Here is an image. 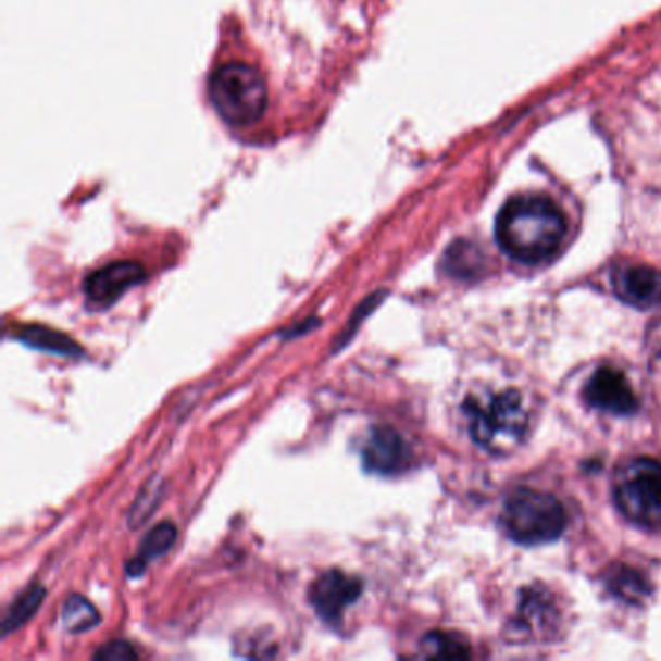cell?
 <instances>
[{
	"label": "cell",
	"instance_id": "cell-1",
	"mask_svg": "<svg viewBox=\"0 0 661 661\" xmlns=\"http://www.w3.org/2000/svg\"><path fill=\"white\" fill-rule=\"evenodd\" d=\"M495 235L502 251L522 264L551 259L561 249L566 220L553 200L541 195L510 198L497 215Z\"/></svg>",
	"mask_w": 661,
	"mask_h": 661
},
{
	"label": "cell",
	"instance_id": "cell-2",
	"mask_svg": "<svg viewBox=\"0 0 661 661\" xmlns=\"http://www.w3.org/2000/svg\"><path fill=\"white\" fill-rule=\"evenodd\" d=\"M470 435L475 445L495 457H504L520 447L529 427V415L519 390H501L472 396L464 403Z\"/></svg>",
	"mask_w": 661,
	"mask_h": 661
},
{
	"label": "cell",
	"instance_id": "cell-3",
	"mask_svg": "<svg viewBox=\"0 0 661 661\" xmlns=\"http://www.w3.org/2000/svg\"><path fill=\"white\" fill-rule=\"evenodd\" d=\"M208 93L227 125H254L269 103L264 76L247 63H225L210 76Z\"/></svg>",
	"mask_w": 661,
	"mask_h": 661
},
{
	"label": "cell",
	"instance_id": "cell-4",
	"mask_svg": "<svg viewBox=\"0 0 661 661\" xmlns=\"http://www.w3.org/2000/svg\"><path fill=\"white\" fill-rule=\"evenodd\" d=\"M502 526L522 546H541L563 536L566 514L553 495L524 487L504 502Z\"/></svg>",
	"mask_w": 661,
	"mask_h": 661
},
{
	"label": "cell",
	"instance_id": "cell-5",
	"mask_svg": "<svg viewBox=\"0 0 661 661\" xmlns=\"http://www.w3.org/2000/svg\"><path fill=\"white\" fill-rule=\"evenodd\" d=\"M616 509L643 526L661 522V462L635 458L619 467L613 483Z\"/></svg>",
	"mask_w": 661,
	"mask_h": 661
},
{
	"label": "cell",
	"instance_id": "cell-6",
	"mask_svg": "<svg viewBox=\"0 0 661 661\" xmlns=\"http://www.w3.org/2000/svg\"><path fill=\"white\" fill-rule=\"evenodd\" d=\"M363 594V581L338 569L321 574L309 588V603L326 625L338 628L346 609L358 603Z\"/></svg>",
	"mask_w": 661,
	"mask_h": 661
},
{
	"label": "cell",
	"instance_id": "cell-7",
	"mask_svg": "<svg viewBox=\"0 0 661 661\" xmlns=\"http://www.w3.org/2000/svg\"><path fill=\"white\" fill-rule=\"evenodd\" d=\"M146 277L140 262L136 260H115L103 269L93 270L84 279V296L90 309H108L125 296L130 287L142 284Z\"/></svg>",
	"mask_w": 661,
	"mask_h": 661
},
{
	"label": "cell",
	"instance_id": "cell-8",
	"mask_svg": "<svg viewBox=\"0 0 661 661\" xmlns=\"http://www.w3.org/2000/svg\"><path fill=\"white\" fill-rule=\"evenodd\" d=\"M363 467L369 474L400 475L413 464V450L408 440L388 425H376L369 433L361 450Z\"/></svg>",
	"mask_w": 661,
	"mask_h": 661
},
{
	"label": "cell",
	"instance_id": "cell-9",
	"mask_svg": "<svg viewBox=\"0 0 661 661\" xmlns=\"http://www.w3.org/2000/svg\"><path fill=\"white\" fill-rule=\"evenodd\" d=\"M584 398L596 410L608 411L613 415H631L638 408V400L626 376L611 369L601 366L591 375L584 388Z\"/></svg>",
	"mask_w": 661,
	"mask_h": 661
},
{
	"label": "cell",
	"instance_id": "cell-10",
	"mask_svg": "<svg viewBox=\"0 0 661 661\" xmlns=\"http://www.w3.org/2000/svg\"><path fill=\"white\" fill-rule=\"evenodd\" d=\"M613 287L621 301L636 309H661V270L652 266H626L613 276Z\"/></svg>",
	"mask_w": 661,
	"mask_h": 661
},
{
	"label": "cell",
	"instance_id": "cell-11",
	"mask_svg": "<svg viewBox=\"0 0 661 661\" xmlns=\"http://www.w3.org/2000/svg\"><path fill=\"white\" fill-rule=\"evenodd\" d=\"M16 340L22 341L27 348L37 349V351H46L61 358L78 359L84 356V348L78 341L72 340L68 334L54 330L43 324H26L20 326Z\"/></svg>",
	"mask_w": 661,
	"mask_h": 661
},
{
	"label": "cell",
	"instance_id": "cell-12",
	"mask_svg": "<svg viewBox=\"0 0 661 661\" xmlns=\"http://www.w3.org/2000/svg\"><path fill=\"white\" fill-rule=\"evenodd\" d=\"M177 536H179L177 526L173 522H170V520H165V522H160L158 526H153L144 536L138 554L125 564L126 574L130 578L142 576L148 563H152V561L160 559L163 554L170 553L173 546H175V541H177Z\"/></svg>",
	"mask_w": 661,
	"mask_h": 661
},
{
	"label": "cell",
	"instance_id": "cell-13",
	"mask_svg": "<svg viewBox=\"0 0 661 661\" xmlns=\"http://www.w3.org/2000/svg\"><path fill=\"white\" fill-rule=\"evenodd\" d=\"M46 596V588L41 584H37V582L29 584L26 590L18 594V598L12 601L7 615L2 619V625H0L2 636L7 638V636L16 633L22 626L26 625L27 621L39 611Z\"/></svg>",
	"mask_w": 661,
	"mask_h": 661
},
{
	"label": "cell",
	"instance_id": "cell-14",
	"mask_svg": "<svg viewBox=\"0 0 661 661\" xmlns=\"http://www.w3.org/2000/svg\"><path fill=\"white\" fill-rule=\"evenodd\" d=\"M101 623V615L93 603L84 596L72 594L61 608V625L68 635H84Z\"/></svg>",
	"mask_w": 661,
	"mask_h": 661
},
{
	"label": "cell",
	"instance_id": "cell-15",
	"mask_svg": "<svg viewBox=\"0 0 661 661\" xmlns=\"http://www.w3.org/2000/svg\"><path fill=\"white\" fill-rule=\"evenodd\" d=\"M442 266L450 276L472 277L482 269V254L472 242L457 241L445 254Z\"/></svg>",
	"mask_w": 661,
	"mask_h": 661
},
{
	"label": "cell",
	"instance_id": "cell-16",
	"mask_svg": "<svg viewBox=\"0 0 661 661\" xmlns=\"http://www.w3.org/2000/svg\"><path fill=\"white\" fill-rule=\"evenodd\" d=\"M385 297L386 291H376V294L366 297V299H363V301L358 304V309L351 313L349 321L346 322V326L341 328L340 334L336 336V340L332 344V356L340 353L341 349L346 348L349 341L358 336L359 328L363 326L366 316L378 309V304L383 303Z\"/></svg>",
	"mask_w": 661,
	"mask_h": 661
},
{
	"label": "cell",
	"instance_id": "cell-17",
	"mask_svg": "<svg viewBox=\"0 0 661 661\" xmlns=\"http://www.w3.org/2000/svg\"><path fill=\"white\" fill-rule=\"evenodd\" d=\"M423 653L429 658H467L470 648L460 640V636L448 633H431L421 643Z\"/></svg>",
	"mask_w": 661,
	"mask_h": 661
},
{
	"label": "cell",
	"instance_id": "cell-18",
	"mask_svg": "<svg viewBox=\"0 0 661 661\" xmlns=\"http://www.w3.org/2000/svg\"><path fill=\"white\" fill-rule=\"evenodd\" d=\"M161 482L160 479H150L142 487V491L138 492L136 501L133 502V509L128 512V524L130 527H138L146 524V520L150 519L153 510L158 509L161 499Z\"/></svg>",
	"mask_w": 661,
	"mask_h": 661
},
{
	"label": "cell",
	"instance_id": "cell-19",
	"mask_svg": "<svg viewBox=\"0 0 661 661\" xmlns=\"http://www.w3.org/2000/svg\"><path fill=\"white\" fill-rule=\"evenodd\" d=\"M608 586L613 594L625 601H636V599L646 596V584L638 572L633 569H621V571H611V578L608 581Z\"/></svg>",
	"mask_w": 661,
	"mask_h": 661
},
{
	"label": "cell",
	"instance_id": "cell-20",
	"mask_svg": "<svg viewBox=\"0 0 661 661\" xmlns=\"http://www.w3.org/2000/svg\"><path fill=\"white\" fill-rule=\"evenodd\" d=\"M93 658L101 661H130L138 660V652L135 646L126 640H111L103 644L98 652L93 653Z\"/></svg>",
	"mask_w": 661,
	"mask_h": 661
},
{
	"label": "cell",
	"instance_id": "cell-21",
	"mask_svg": "<svg viewBox=\"0 0 661 661\" xmlns=\"http://www.w3.org/2000/svg\"><path fill=\"white\" fill-rule=\"evenodd\" d=\"M321 326V319L319 316H313V319H307L303 324H299V326H291V328H287V330L282 332V336L284 338H299V336H303L307 332H313L314 328H319Z\"/></svg>",
	"mask_w": 661,
	"mask_h": 661
}]
</instances>
